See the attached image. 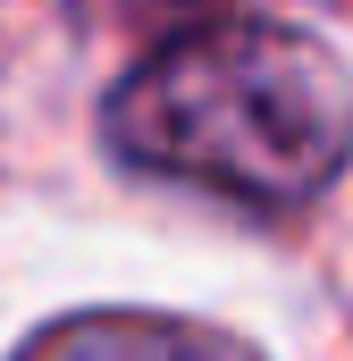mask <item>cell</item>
<instances>
[{"mask_svg": "<svg viewBox=\"0 0 353 361\" xmlns=\"http://www.w3.org/2000/svg\"><path fill=\"white\" fill-rule=\"evenodd\" d=\"M101 143L135 177L286 219L353 169V68L303 25L202 17L109 85Z\"/></svg>", "mask_w": 353, "mask_h": 361, "instance_id": "obj_1", "label": "cell"}, {"mask_svg": "<svg viewBox=\"0 0 353 361\" xmlns=\"http://www.w3.org/2000/svg\"><path fill=\"white\" fill-rule=\"evenodd\" d=\"M17 361H269V353L185 311H68L34 328Z\"/></svg>", "mask_w": 353, "mask_h": 361, "instance_id": "obj_2", "label": "cell"}]
</instances>
